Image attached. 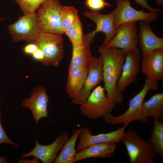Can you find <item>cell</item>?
I'll return each mask as SVG.
<instances>
[{
	"label": "cell",
	"instance_id": "6da1fadb",
	"mask_svg": "<svg viewBox=\"0 0 163 163\" xmlns=\"http://www.w3.org/2000/svg\"><path fill=\"white\" fill-rule=\"evenodd\" d=\"M102 64L104 87L107 97L115 104L121 103L123 100L122 93L117 88L116 85L121 75L126 52L113 47L101 45L98 48Z\"/></svg>",
	"mask_w": 163,
	"mask_h": 163
},
{
	"label": "cell",
	"instance_id": "7a4b0ae2",
	"mask_svg": "<svg viewBox=\"0 0 163 163\" xmlns=\"http://www.w3.org/2000/svg\"><path fill=\"white\" fill-rule=\"evenodd\" d=\"M158 88L157 82L151 80L146 77L141 90L129 101L127 110L119 116H115L110 113L104 116L103 118L105 122L111 125L122 124L126 127L131 122L136 120L148 124V119L143 113L142 104L148 92L150 90H156Z\"/></svg>",
	"mask_w": 163,
	"mask_h": 163
},
{
	"label": "cell",
	"instance_id": "3957f363",
	"mask_svg": "<svg viewBox=\"0 0 163 163\" xmlns=\"http://www.w3.org/2000/svg\"><path fill=\"white\" fill-rule=\"evenodd\" d=\"M125 145L131 163H153L156 155L150 142L142 138L135 130L124 132L121 141Z\"/></svg>",
	"mask_w": 163,
	"mask_h": 163
},
{
	"label": "cell",
	"instance_id": "277c9868",
	"mask_svg": "<svg viewBox=\"0 0 163 163\" xmlns=\"http://www.w3.org/2000/svg\"><path fill=\"white\" fill-rule=\"evenodd\" d=\"M62 7L59 0H48L40 6L35 13L41 32L63 34L60 19Z\"/></svg>",
	"mask_w": 163,
	"mask_h": 163
},
{
	"label": "cell",
	"instance_id": "5b68a950",
	"mask_svg": "<svg viewBox=\"0 0 163 163\" xmlns=\"http://www.w3.org/2000/svg\"><path fill=\"white\" fill-rule=\"evenodd\" d=\"M105 91L100 85L93 89L85 103L80 105V110L83 115L94 120L111 113L116 104L107 97Z\"/></svg>",
	"mask_w": 163,
	"mask_h": 163
},
{
	"label": "cell",
	"instance_id": "8992f818",
	"mask_svg": "<svg viewBox=\"0 0 163 163\" xmlns=\"http://www.w3.org/2000/svg\"><path fill=\"white\" fill-rule=\"evenodd\" d=\"M34 43L43 54L42 64L56 67L59 65L64 56L63 40L61 35L41 32Z\"/></svg>",
	"mask_w": 163,
	"mask_h": 163
},
{
	"label": "cell",
	"instance_id": "52a82bcc",
	"mask_svg": "<svg viewBox=\"0 0 163 163\" xmlns=\"http://www.w3.org/2000/svg\"><path fill=\"white\" fill-rule=\"evenodd\" d=\"M116 6L113 11L114 17V26L117 29L122 25L138 21L149 23L157 18V11L145 12L143 9L138 11L132 7L129 0H116Z\"/></svg>",
	"mask_w": 163,
	"mask_h": 163
},
{
	"label": "cell",
	"instance_id": "ba28073f",
	"mask_svg": "<svg viewBox=\"0 0 163 163\" xmlns=\"http://www.w3.org/2000/svg\"><path fill=\"white\" fill-rule=\"evenodd\" d=\"M14 42L24 41L34 43L41 32L35 12L24 15L8 26Z\"/></svg>",
	"mask_w": 163,
	"mask_h": 163
},
{
	"label": "cell",
	"instance_id": "9c48e42d",
	"mask_svg": "<svg viewBox=\"0 0 163 163\" xmlns=\"http://www.w3.org/2000/svg\"><path fill=\"white\" fill-rule=\"evenodd\" d=\"M138 41L136 22H131L119 26L112 39L107 45L104 46L107 47L119 49L126 52H131L140 54L137 47Z\"/></svg>",
	"mask_w": 163,
	"mask_h": 163
},
{
	"label": "cell",
	"instance_id": "30bf717a",
	"mask_svg": "<svg viewBox=\"0 0 163 163\" xmlns=\"http://www.w3.org/2000/svg\"><path fill=\"white\" fill-rule=\"evenodd\" d=\"M88 73L84 85L80 91L72 98V102L81 105L86 101L92 90L103 79L101 59L92 57L87 65Z\"/></svg>",
	"mask_w": 163,
	"mask_h": 163
},
{
	"label": "cell",
	"instance_id": "8fae6325",
	"mask_svg": "<svg viewBox=\"0 0 163 163\" xmlns=\"http://www.w3.org/2000/svg\"><path fill=\"white\" fill-rule=\"evenodd\" d=\"M84 16L94 23L96 27L94 30L84 35L87 39L93 40L96 34L99 32H102L105 37L102 45H107L113 38L116 33L114 26V17L112 11L105 14H101L97 12L86 11L83 14Z\"/></svg>",
	"mask_w": 163,
	"mask_h": 163
},
{
	"label": "cell",
	"instance_id": "7c38bea8",
	"mask_svg": "<svg viewBox=\"0 0 163 163\" xmlns=\"http://www.w3.org/2000/svg\"><path fill=\"white\" fill-rule=\"evenodd\" d=\"M126 127L123 126L109 133L93 135L89 128L84 127L82 128L79 135V141L75 149L76 151L78 152L89 145L97 143L110 142L119 143L121 141Z\"/></svg>",
	"mask_w": 163,
	"mask_h": 163
},
{
	"label": "cell",
	"instance_id": "4fadbf2b",
	"mask_svg": "<svg viewBox=\"0 0 163 163\" xmlns=\"http://www.w3.org/2000/svg\"><path fill=\"white\" fill-rule=\"evenodd\" d=\"M69 139L68 133L63 132L51 144L48 145L39 144L37 140L35 146L30 152L25 153L22 156L24 158L33 156L41 160L44 163H51L56 158V155L63 145Z\"/></svg>",
	"mask_w": 163,
	"mask_h": 163
},
{
	"label": "cell",
	"instance_id": "5bb4252c",
	"mask_svg": "<svg viewBox=\"0 0 163 163\" xmlns=\"http://www.w3.org/2000/svg\"><path fill=\"white\" fill-rule=\"evenodd\" d=\"M140 60V54L126 52L121 74L116 85L117 89L120 93L136 79L139 72Z\"/></svg>",
	"mask_w": 163,
	"mask_h": 163
},
{
	"label": "cell",
	"instance_id": "9a60e30c",
	"mask_svg": "<svg viewBox=\"0 0 163 163\" xmlns=\"http://www.w3.org/2000/svg\"><path fill=\"white\" fill-rule=\"evenodd\" d=\"M142 58V72L151 80L157 82L163 78V49L155 50Z\"/></svg>",
	"mask_w": 163,
	"mask_h": 163
},
{
	"label": "cell",
	"instance_id": "2e32d148",
	"mask_svg": "<svg viewBox=\"0 0 163 163\" xmlns=\"http://www.w3.org/2000/svg\"><path fill=\"white\" fill-rule=\"evenodd\" d=\"M49 98L45 88L41 87L34 92L30 98L24 101L21 104L30 110L37 125L40 119L48 116L47 103Z\"/></svg>",
	"mask_w": 163,
	"mask_h": 163
},
{
	"label": "cell",
	"instance_id": "e0dca14e",
	"mask_svg": "<svg viewBox=\"0 0 163 163\" xmlns=\"http://www.w3.org/2000/svg\"><path fill=\"white\" fill-rule=\"evenodd\" d=\"M149 23L139 21V45L142 57L158 49H163V38L156 36L152 31Z\"/></svg>",
	"mask_w": 163,
	"mask_h": 163
},
{
	"label": "cell",
	"instance_id": "ac0fdd59",
	"mask_svg": "<svg viewBox=\"0 0 163 163\" xmlns=\"http://www.w3.org/2000/svg\"><path fill=\"white\" fill-rule=\"evenodd\" d=\"M116 143L106 142L92 144L77 152L74 162L91 158H109L114 153Z\"/></svg>",
	"mask_w": 163,
	"mask_h": 163
},
{
	"label": "cell",
	"instance_id": "d6986e66",
	"mask_svg": "<svg viewBox=\"0 0 163 163\" xmlns=\"http://www.w3.org/2000/svg\"><path fill=\"white\" fill-rule=\"evenodd\" d=\"M87 73V66L69 67L66 90L70 97H73L81 89Z\"/></svg>",
	"mask_w": 163,
	"mask_h": 163
},
{
	"label": "cell",
	"instance_id": "ffe728a7",
	"mask_svg": "<svg viewBox=\"0 0 163 163\" xmlns=\"http://www.w3.org/2000/svg\"><path fill=\"white\" fill-rule=\"evenodd\" d=\"M82 128L74 129L71 137L63 145L54 163H73L77 152L75 146Z\"/></svg>",
	"mask_w": 163,
	"mask_h": 163
},
{
	"label": "cell",
	"instance_id": "44dd1931",
	"mask_svg": "<svg viewBox=\"0 0 163 163\" xmlns=\"http://www.w3.org/2000/svg\"><path fill=\"white\" fill-rule=\"evenodd\" d=\"M142 111L144 115L147 118L152 117L153 119L163 120V93H156L143 102Z\"/></svg>",
	"mask_w": 163,
	"mask_h": 163
},
{
	"label": "cell",
	"instance_id": "7402d4cb",
	"mask_svg": "<svg viewBox=\"0 0 163 163\" xmlns=\"http://www.w3.org/2000/svg\"><path fill=\"white\" fill-rule=\"evenodd\" d=\"M90 45L83 41L80 43L72 44V56L69 67L87 66L92 57Z\"/></svg>",
	"mask_w": 163,
	"mask_h": 163
},
{
	"label": "cell",
	"instance_id": "603a6c76",
	"mask_svg": "<svg viewBox=\"0 0 163 163\" xmlns=\"http://www.w3.org/2000/svg\"><path fill=\"white\" fill-rule=\"evenodd\" d=\"M153 124L149 140L155 154L163 157V123L156 119H153Z\"/></svg>",
	"mask_w": 163,
	"mask_h": 163
},
{
	"label": "cell",
	"instance_id": "cb8c5ba5",
	"mask_svg": "<svg viewBox=\"0 0 163 163\" xmlns=\"http://www.w3.org/2000/svg\"><path fill=\"white\" fill-rule=\"evenodd\" d=\"M78 10L73 6H62L60 11V19L62 30H65L79 17Z\"/></svg>",
	"mask_w": 163,
	"mask_h": 163
},
{
	"label": "cell",
	"instance_id": "d4e9b609",
	"mask_svg": "<svg viewBox=\"0 0 163 163\" xmlns=\"http://www.w3.org/2000/svg\"><path fill=\"white\" fill-rule=\"evenodd\" d=\"M72 44H75L83 42V35L82 25L78 17L75 21L64 32Z\"/></svg>",
	"mask_w": 163,
	"mask_h": 163
},
{
	"label": "cell",
	"instance_id": "484cf974",
	"mask_svg": "<svg viewBox=\"0 0 163 163\" xmlns=\"http://www.w3.org/2000/svg\"><path fill=\"white\" fill-rule=\"evenodd\" d=\"M24 14L35 12L40 6L48 0H15Z\"/></svg>",
	"mask_w": 163,
	"mask_h": 163
},
{
	"label": "cell",
	"instance_id": "4316f807",
	"mask_svg": "<svg viewBox=\"0 0 163 163\" xmlns=\"http://www.w3.org/2000/svg\"><path fill=\"white\" fill-rule=\"evenodd\" d=\"M85 4L91 11L97 12L106 7L112 6L105 0H85Z\"/></svg>",
	"mask_w": 163,
	"mask_h": 163
},
{
	"label": "cell",
	"instance_id": "83f0119b",
	"mask_svg": "<svg viewBox=\"0 0 163 163\" xmlns=\"http://www.w3.org/2000/svg\"><path fill=\"white\" fill-rule=\"evenodd\" d=\"M1 114L0 113V145L2 143H8L16 146L18 145L13 142L7 136L2 126L1 122Z\"/></svg>",
	"mask_w": 163,
	"mask_h": 163
},
{
	"label": "cell",
	"instance_id": "f1b7e54d",
	"mask_svg": "<svg viewBox=\"0 0 163 163\" xmlns=\"http://www.w3.org/2000/svg\"><path fill=\"white\" fill-rule=\"evenodd\" d=\"M134 1L136 4L148 10L149 12L162 11L161 10L158 8H154L150 7L149 5L147 0H134Z\"/></svg>",
	"mask_w": 163,
	"mask_h": 163
},
{
	"label": "cell",
	"instance_id": "f546056e",
	"mask_svg": "<svg viewBox=\"0 0 163 163\" xmlns=\"http://www.w3.org/2000/svg\"><path fill=\"white\" fill-rule=\"evenodd\" d=\"M38 48L37 46L35 43H29L24 47L23 51L27 54L32 55Z\"/></svg>",
	"mask_w": 163,
	"mask_h": 163
},
{
	"label": "cell",
	"instance_id": "4dcf8cb0",
	"mask_svg": "<svg viewBox=\"0 0 163 163\" xmlns=\"http://www.w3.org/2000/svg\"><path fill=\"white\" fill-rule=\"evenodd\" d=\"M32 55L33 59L35 60L39 61L41 63L44 59L43 54L42 50L38 48Z\"/></svg>",
	"mask_w": 163,
	"mask_h": 163
},
{
	"label": "cell",
	"instance_id": "1f68e13d",
	"mask_svg": "<svg viewBox=\"0 0 163 163\" xmlns=\"http://www.w3.org/2000/svg\"><path fill=\"white\" fill-rule=\"evenodd\" d=\"M155 3L158 6H161L163 4V0H156Z\"/></svg>",
	"mask_w": 163,
	"mask_h": 163
},
{
	"label": "cell",
	"instance_id": "d6a6232c",
	"mask_svg": "<svg viewBox=\"0 0 163 163\" xmlns=\"http://www.w3.org/2000/svg\"><path fill=\"white\" fill-rule=\"evenodd\" d=\"M7 161L5 157H0V163H7Z\"/></svg>",
	"mask_w": 163,
	"mask_h": 163
},
{
	"label": "cell",
	"instance_id": "836d02e7",
	"mask_svg": "<svg viewBox=\"0 0 163 163\" xmlns=\"http://www.w3.org/2000/svg\"><path fill=\"white\" fill-rule=\"evenodd\" d=\"M5 19H6V18H0V21H3Z\"/></svg>",
	"mask_w": 163,
	"mask_h": 163
},
{
	"label": "cell",
	"instance_id": "e575fe53",
	"mask_svg": "<svg viewBox=\"0 0 163 163\" xmlns=\"http://www.w3.org/2000/svg\"></svg>",
	"mask_w": 163,
	"mask_h": 163
}]
</instances>
